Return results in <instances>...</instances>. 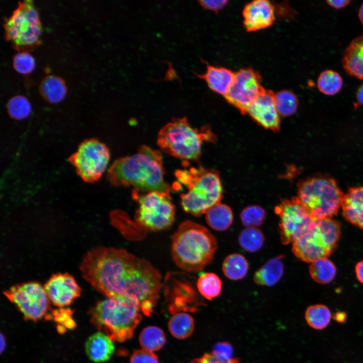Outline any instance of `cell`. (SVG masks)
Returning a JSON list of instances; mask_svg holds the SVG:
<instances>
[{
	"instance_id": "ffe728a7",
	"label": "cell",
	"mask_w": 363,
	"mask_h": 363,
	"mask_svg": "<svg viewBox=\"0 0 363 363\" xmlns=\"http://www.w3.org/2000/svg\"><path fill=\"white\" fill-rule=\"evenodd\" d=\"M342 65L348 74L363 80V34L352 40L345 49Z\"/></svg>"
},
{
	"instance_id": "60d3db41",
	"label": "cell",
	"mask_w": 363,
	"mask_h": 363,
	"mask_svg": "<svg viewBox=\"0 0 363 363\" xmlns=\"http://www.w3.org/2000/svg\"><path fill=\"white\" fill-rule=\"evenodd\" d=\"M326 3L330 7L336 9H340L346 7L350 3L349 0L327 1Z\"/></svg>"
},
{
	"instance_id": "8992f818",
	"label": "cell",
	"mask_w": 363,
	"mask_h": 363,
	"mask_svg": "<svg viewBox=\"0 0 363 363\" xmlns=\"http://www.w3.org/2000/svg\"><path fill=\"white\" fill-rule=\"evenodd\" d=\"M214 135L207 127L194 128L185 117L174 118L163 126L157 135V143L161 150L184 160L197 159L204 141H213Z\"/></svg>"
},
{
	"instance_id": "277c9868",
	"label": "cell",
	"mask_w": 363,
	"mask_h": 363,
	"mask_svg": "<svg viewBox=\"0 0 363 363\" xmlns=\"http://www.w3.org/2000/svg\"><path fill=\"white\" fill-rule=\"evenodd\" d=\"M138 305L124 297H107L89 311L90 321L112 340L124 342L132 338L142 319Z\"/></svg>"
},
{
	"instance_id": "d6a6232c",
	"label": "cell",
	"mask_w": 363,
	"mask_h": 363,
	"mask_svg": "<svg viewBox=\"0 0 363 363\" xmlns=\"http://www.w3.org/2000/svg\"><path fill=\"white\" fill-rule=\"evenodd\" d=\"M275 102L279 114L289 116L296 112L298 100L293 92L283 90L275 93Z\"/></svg>"
},
{
	"instance_id": "44dd1931",
	"label": "cell",
	"mask_w": 363,
	"mask_h": 363,
	"mask_svg": "<svg viewBox=\"0 0 363 363\" xmlns=\"http://www.w3.org/2000/svg\"><path fill=\"white\" fill-rule=\"evenodd\" d=\"M85 348L89 359L95 362L109 360L114 351L112 340L102 332L91 335L85 343Z\"/></svg>"
},
{
	"instance_id": "8d00e7d4",
	"label": "cell",
	"mask_w": 363,
	"mask_h": 363,
	"mask_svg": "<svg viewBox=\"0 0 363 363\" xmlns=\"http://www.w3.org/2000/svg\"><path fill=\"white\" fill-rule=\"evenodd\" d=\"M211 353L220 360L228 361L233 358V348L229 342H220L214 345Z\"/></svg>"
},
{
	"instance_id": "ba28073f",
	"label": "cell",
	"mask_w": 363,
	"mask_h": 363,
	"mask_svg": "<svg viewBox=\"0 0 363 363\" xmlns=\"http://www.w3.org/2000/svg\"><path fill=\"white\" fill-rule=\"evenodd\" d=\"M340 232L339 223L332 218L313 219L292 243V251L297 258L308 263L327 258L336 247Z\"/></svg>"
},
{
	"instance_id": "603a6c76",
	"label": "cell",
	"mask_w": 363,
	"mask_h": 363,
	"mask_svg": "<svg viewBox=\"0 0 363 363\" xmlns=\"http://www.w3.org/2000/svg\"><path fill=\"white\" fill-rule=\"evenodd\" d=\"M39 91L42 97L50 103H57L63 99L67 91L64 81L54 75L44 77L39 86Z\"/></svg>"
},
{
	"instance_id": "cb8c5ba5",
	"label": "cell",
	"mask_w": 363,
	"mask_h": 363,
	"mask_svg": "<svg viewBox=\"0 0 363 363\" xmlns=\"http://www.w3.org/2000/svg\"><path fill=\"white\" fill-rule=\"evenodd\" d=\"M205 219L207 223L212 229L217 231H224L232 224L233 216L229 206L219 203L206 213Z\"/></svg>"
},
{
	"instance_id": "1f68e13d",
	"label": "cell",
	"mask_w": 363,
	"mask_h": 363,
	"mask_svg": "<svg viewBox=\"0 0 363 363\" xmlns=\"http://www.w3.org/2000/svg\"><path fill=\"white\" fill-rule=\"evenodd\" d=\"M241 247L249 252H256L261 249L264 243V236L256 227H247L238 236Z\"/></svg>"
},
{
	"instance_id": "52a82bcc",
	"label": "cell",
	"mask_w": 363,
	"mask_h": 363,
	"mask_svg": "<svg viewBox=\"0 0 363 363\" xmlns=\"http://www.w3.org/2000/svg\"><path fill=\"white\" fill-rule=\"evenodd\" d=\"M344 195L335 180L317 176L301 182L297 197L313 219L332 218L341 206Z\"/></svg>"
},
{
	"instance_id": "ac0fdd59",
	"label": "cell",
	"mask_w": 363,
	"mask_h": 363,
	"mask_svg": "<svg viewBox=\"0 0 363 363\" xmlns=\"http://www.w3.org/2000/svg\"><path fill=\"white\" fill-rule=\"evenodd\" d=\"M197 76L204 80L213 92L224 97L234 82L235 72L224 67L208 64L205 73Z\"/></svg>"
},
{
	"instance_id": "d590c367",
	"label": "cell",
	"mask_w": 363,
	"mask_h": 363,
	"mask_svg": "<svg viewBox=\"0 0 363 363\" xmlns=\"http://www.w3.org/2000/svg\"><path fill=\"white\" fill-rule=\"evenodd\" d=\"M34 59L27 51H20L15 54L13 59V66L18 73L27 74L34 68Z\"/></svg>"
},
{
	"instance_id": "3957f363",
	"label": "cell",
	"mask_w": 363,
	"mask_h": 363,
	"mask_svg": "<svg viewBox=\"0 0 363 363\" xmlns=\"http://www.w3.org/2000/svg\"><path fill=\"white\" fill-rule=\"evenodd\" d=\"M217 247L216 238L206 227L186 220L179 225L172 236L171 253L178 268L196 273L211 262Z\"/></svg>"
},
{
	"instance_id": "30bf717a",
	"label": "cell",
	"mask_w": 363,
	"mask_h": 363,
	"mask_svg": "<svg viewBox=\"0 0 363 363\" xmlns=\"http://www.w3.org/2000/svg\"><path fill=\"white\" fill-rule=\"evenodd\" d=\"M132 195L138 205L135 219L140 226L155 231L165 230L171 226L174 220L175 208L169 194L133 190Z\"/></svg>"
},
{
	"instance_id": "2e32d148",
	"label": "cell",
	"mask_w": 363,
	"mask_h": 363,
	"mask_svg": "<svg viewBox=\"0 0 363 363\" xmlns=\"http://www.w3.org/2000/svg\"><path fill=\"white\" fill-rule=\"evenodd\" d=\"M247 113L264 128L274 131L279 129L280 117L275 102V93L264 89L247 109Z\"/></svg>"
},
{
	"instance_id": "83f0119b",
	"label": "cell",
	"mask_w": 363,
	"mask_h": 363,
	"mask_svg": "<svg viewBox=\"0 0 363 363\" xmlns=\"http://www.w3.org/2000/svg\"><path fill=\"white\" fill-rule=\"evenodd\" d=\"M310 274L316 282L327 284L333 280L336 273L335 265L327 258L318 259L311 263Z\"/></svg>"
},
{
	"instance_id": "d4e9b609",
	"label": "cell",
	"mask_w": 363,
	"mask_h": 363,
	"mask_svg": "<svg viewBox=\"0 0 363 363\" xmlns=\"http://www.w3.org/2000/svg\"><path fill=\"white\" fill-rule=\"evenodd\" d=\"M168 327L173 337L178 339H184L193 333L195 328L194 320L189 314L178 312L170 318Z\"/></svg>"
},
{
	"instance_id": "f35d334b",
	"label": "cell",
	"mask_w": 363,
	"mask_h": 363,
	"mask_svg": "<svg viewBox=\"0 0 363 363\" xmlns=\"http://www.w3.org/2000/svg\"><path fill=\"white\" fill-rule=\"evenodd\" d=\"M190 363H240V362L236 358H233L228 361L220 360L216 358L211 353H206L201 357L192 360Z\"/></svg>"
},
{
	"instance_id": "4316f807",
	"label": "cell",
	"mask_w": 363,
	"mask_h": 363,
	"mask_svg": "<svg viewBox=\"0 0 363 363\" xmlns=\"http://www.w3.org/2000/svg\"><path fill=\"white\" fill-rule=\"evenodd\" d=\"M343 79L336 71L326 70L322 72L318 77L317 85L320 92L328 96L338 93L343 87Z\"/></svg>"
},
{
	"instance_id": "7c38bea8",
	"label": "cell",
	"mask_w": 363,
	"mask_h": 363,
	"mask_svg": "<svg viewBox=\"0 0 363 363\" xmlns=\"http://www.w3.org/2000/svg\"><path fill=\"white\" fill-rule=\"evenodd\" d=\"M26 320L39 321L48 315L50 300L40 283L31 281L16 284L4 292Z\"/></svg>"
},
{
	"instance_id": "f546056e",
	"label": "cell",
	"mask_w": 363,
	"mask_h": 363,
	"mask_svg": "<svg viewBox=\"0 0 363 363\" xmlns=\"http://www.w3.org/2000/svg\"><path fill=\"white\" fill-rule=\"evenodd\" d=\"M139 340L143 349L150 351L161 349L166 342L163 330L156 326H148L142 330Z\"/></svg>"
},
{
	"instance_id": "f6af8a7d",
	"label": "cell",
	"mask_w": 363,
	"mask_h": 363,
	"mask_svg": "<svg viewBox=\"0 0 363 363\" xmlns=\"http://www.w3.org/2000/svg\"><path fill=\"white\" fill-rule=\"evenodd\" d=\"M358 16L360 21L363 24V4H362L359 8Z\"/></svg>"
},
{
	"instance_id": "5b68a950",
	"label": "cell",
	"mask_w": 363,
	"mask_h": 363,
	"mask_svg": "<svg viewBox=\"0 0 363 363\" xmlns=\"http://www.w3.org/2000/svg\"><path fill=\"white\" fill-rule=\"evenodd\" d=\"M177 179L188 188V192L180 195L181 205L187 213L200 216L220 203L222 187L218 172L202 167L177 170Z\"/></svg>"
},
{
	"instance_id": "7402d4cb",
	"label": "cell",
	"mask_w": 363,
	"mask_h": 363,
	"mask_svg": "<svg viewBox=\"0 0 363 363\" xmlns=\"http://www.w3.org/2000/svg\"><path fill=\"white\" fill-rule=\"evenodd\" d=\"M282 255L269 260L255 273L254 282L258 285L271 286L281 278L284 271Z\"/></svg>"
},
{
	"instance_id": "ee69618b",
	"label": "cell",
	"mask_w": 363,
	"mask_h": 363,
	"mask_svg": "<svg viewBox=\"0 0 363 363\" xmlns=\"http://www.w3.org/2000/svg\"><path fill=\"white\" fill-rule=\"evenodd\" d=\"M6 346V341L5 336L1 333V352L2 353L5 349Z\"/></svg>"
},
{
	"instance_id": "e575fe53",
	"label": "cell",
	"mask_w": 363,
	"mask_h": 363,
	"mask_svg": "<svg viewBox=\"0 0 363 363\" xmlns=\"http://www.w3.org/2000/svg\"><path fill=\"white\" fill-rule=\"evenodd\" d=\"M266 216L265 210L258 205L245 207L240 215L242 224L246 227H257L263 223Z\"/></svg>"
},
{
	"instance_id": "4fadbf2b",
	"label": "cell",
	"mask_w": 363,
	"mask_h": 363,
	"mask_svg": "<svg viewBox=\"0 0 363 363\" xmlns=\"http://www.w3.org/2000/svg\"><path fill=\"white\" fill-rule=\"evenodd\" d=\"M275 212L280 218L279 232L283 245L292 243L313 220L297 197L282 201L275 207Z\"/></svg>"
},
{
	"instance_id": "f1b7e54d",
	"label": "cell",
	"mask_w": 363,
	"mask_h": 363,
	"mask_svg": "<svg viewBox=\"0 0 363 363\" xmlns=\"http://www.w3.org/2000/svg\"><path fill=\"white\" fill-rule=\"evenodd\" d=\"M222 282L218 275L212 272L202 274L198 278L197 287L199 293L206 299L212 300L221 293Z\"/></svg>"
},
{
	"instance_id": "74e56055",
	"label": "cell",
	"mask_w": 363,
	"mask_h": 363,
	"mask_svg": "<svg viewBox=\"0 0 363 363\" xmlns=\"http://www.w3.org/2000/svg\"><path fill=\"white\" fill-rule=\"evenodd\" d=\"M130 363H159V361L158 357L152 351L141 349L133 353Z\"/></svg>"
},
{
	"instance_id": "9c48e42d",
	"label": "cell",
	"mask_w": 363,
	"mask_h": 363,
	"mask_svg": "<svg viewBox=\"0 0 363 363\" xmlns=\"http://www.w3.org/2000/svg\"><path fill=\"white\" fill-rule=\"evenodd\" d=\"M4 27L5 38L20 52L30 50L40 42L42 26L32 1L19 2Z\"/></svg>"
},
{
	"instance_id": "b9f144b4",
	"label": "cell",
	"mask_w": 363,
	"mask_h": 363,
	"mask_svg": "<svg viewBox=\"0 0 363 363\" xmlns=\"http://www.w3.org/2000/svg\"><path fill=\"white\" fill-rule=\"evenodd\" d=\"M355 272L358 280L363 284V260L356 264Z\"/></svg>"
},
{
	"instance_id": "8fae6325",
	"label": "cell",
	"mask_w": 363,
	"mask_h": 363,
	"mask_svg": "<svg viewBox=\"0 0 363 363\" xmlns=\"http://www.w3.org/2000/svg\"><path fill=\"white\" fill-rule=\"evenodd\" d=\"M110 152L105 144L96 139L83 141L78 150L69 158L77 173L85 182L97 181L105 170Z\"/></svg>"
},
{
	"instance_id": "d6986e66",
	"label": "cell",
	"mask_w": 363,
	"mask_h": 363,
	"mask_svg": "<svg viewBox=\"0 0 363 363\" xmlns=\"http://www.w3.org/2000/svg\"><path fill=\"white\" fill-rule=\"evenodd\" d=\"M341 207L344 218L363 229V187L350 189L343 196Z\"/></svg>"
},
{
	"instance_id": "6da1fadb",
	"label": "cell",
	"mask_w": 363,
	"mask_h": 363,
	"mask_svg": "<svg viewBox=\"0 0 363 363\" xmlns=\"http://www.w3.org/2000/svg\"><path fill=\"white\" fill-rule=\"evenodd\" d=\"M83 277L107 297L133 301L152 315L160 296L161 276L148 261L122 248L99 246L88 251L80 265Z\"/></svg>"
},
{
	"instance_id": "4dcf8cb0",
	"label": "cell",
	"mask_w": 363,
	"mask_h": 363,
	"mask_svg": "<svg viewBox=\"0 0 363 363\" xmlns=\"http://www.w3.org/2000/svg\"><path fill=\"white\" fill-rule=\"evenodd\" d=\"M331 314L325 305L317 304L309 307L305 312V319L308 325L316 330H322L330 323Z\"/></svg>"
},
{
	"instance_id": "ab89813d",
	"label": "cell",
	"mask_w": 363,
	"mask_h": 363,
	"mask_svg": "<svg viewBox=\"0 0 363 363\" xmlns=\"http://www.w3.org/2000/svg\"><path fill=\"white\" fill-rule=\"evenodd\" d=\"M199 2L205 9L217 12L227 5L228 1H200Z\"/></svg>"
},
{
	"instance_id": "7a4b0ae2",
	"label": "cell",
	"mask_w": 363,
	"mask_h": 363,
	"mask_svg": "<svg viewBox=\"0 0 363 363\" xmlns=\"http://www.w3.org/2000/svg\"><path fill=\"white\" fill-rule=\"evenodd\" d=\"M162 155L146 145L135 154L118 158L109 167L107 178L114 186L133 187L140 192L170 193L172 187L164 180Z\"/></svg>"
},
{
	"instance_id": "484cf974",
	"label": "cell",
	"mask_w": 363,
	"mask_h": 363,
	"mask_svg": "<svg viewBox=\"0 0 363 363\" xmlns=\"http://www.w3.org/2000/svg\"><path fill=\"white\" fill-rule=\"evenodd\" d=\"M248 263L240 254H232L227 256L222 264V271L225 276L232 280L243 279L247 274Z\"/></svg>"
},
{
	"instance_id": "836d02e7",
	"label": "cell",
	"mask_w": 363,
	"mask_h": 363,
	"mask_svg": "<svg viewBox=\"0 0 363 363\" xmlns=\"http://www.w3.org/2000/svg\"><path fill=\"white\" fill-rule=\"evenodd\" d=\"M9 114L16 119H22L30 113L31 106L28 99L22 95H16L11 98L7 105Z\"/></svg>"
},
{
	"instance_id": "9a60e30c",
	"label": "cell",
	"mask_w": 363,
	"mask_h": 363,
	"mask_svg": "<svg viewBox=\"0 0 363 363\" xmlns=\"http://www.w3.org/2000/svg\"><path fill=\"white\" fill-rule=\"evenodd\" d=\"M44 288L50 301L60 308L71 305L80 296L81 292L74 277L68 273L52 275L45 283Z\"/></svg>"
},
{
	"instance_id": "e0dca14e",
	"label": "cell",
	"mask_w": 363,
	"mask_h": 363,
	"mask_svg": "<svg viewBox=\"0 0 363 363\" xmlns=\"http://www.w3.org/2000/svg\"><path fill=\"white\" fill-rule=\"evenodd\" d=\"M242 14L244 25L248 32L269 27L275 20V7L267 0H255L247 4Z\"/></svg>"
},
{
	"instance_id": "7bdbcfd3",
	"label": "cell",
	"mask_w": 363,
	"mask_h": 363,
	"mask_svg": "<svg viewBox=\"0 0 363 363\" xmlns=\"http://www.w3.org/2000/svg\"><path fill=\"white\" fill-rule=\"evenodd\" d=\"M356 93V99L358 104L363 105V83L358 87Z\"/></svg>"
},
{
	"instance_id": "5bb4252c",
	"label": "cell",
	"mask_w": 363,
	"mask_h": 363,
	"mask_svg": "<svg viewBox=\"0 0 363 363\" xmlns=\"http://www.w3.org/2000/svg\"><path fill=\"white\" fill-rule=\"evenodd\" d=\"M260 74L252 68H243L235 72L234 82L224 97L242 113H245L251 104L264 88L261 85Z\"/></svg>"
}]
</instances>
